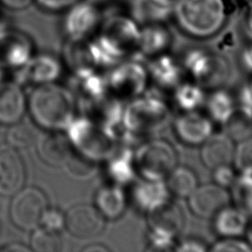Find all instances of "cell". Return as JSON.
I'll use <instances>...</instances> for the list:
<instances>
[{"label":"cell","mask_w":252,"mask_h":252,"mask_svg":"<svg viewBox=\"0 0 252 252\" xmlns=\"http://www.w3.org/2000/svg\"><path fill=\"white\" fill-rule=\"evenodd\" d=\"M237 10L234 0H175L169 23L183 38L207 43L228 29Z\"/></svg>","instance_id":"1"},{"label":"cell","mask_w":252,"mask_h":252,"mask_svg":"<svg viewBox=\"0 0 252 252\" xmlns=\"http://www.w3.org/2000/svg\"><path fill=\"white\" fill-rule=\"evenodd\" d=\"M176 55L185 78L207 92L225 87L233 78L234 61L220 48L193 42L181 47Z\"/></svg>","instance_id":"2"},{"label":"cell","mask_w":252,"mask_h":252,"mask_svg":"<svg viewBox=\"0 0 252 252\" xmlns=\"http://www.w3.org/2000/svg\"><path fill=\"white\" fill-rule=\"evenodd\" d=\"M27 108L36 125L58 131L71 123L76 101L70 89L56 82L33 87Z\"/></svg>","instance_id":"3"},{"label":"cell","mask_w":252,"mask_h":252,"mask_svg":"<svg viewBox=\"0 0 252 252\" xmlns=\"http://www.w3.org/2000/svg\"><path fill=\"white\" fill-rule=\"evenodd\" d=\"M140 32L141 26L129 13L116 9L105 13L94 39L110 66L137 56Z\"/></svg>","instance_id":"4"},{"label":"cell","mask_w":252,"mask_h":252,"mask_svg":"<svg viewBox=\"0 0 252 252\" xmlns=\"http://www.w3.org/2000/svg\"><path fill=\"white\" fill-rule=\"evenodd\" d=\"M108 93L118 99L132 100L150 88L146 61L135 56L119 60L103 70Z\"/></svg>","instance_id":"5"},{"label":"cell","mask_w":252,"mask_h":252,"mask_svg":"<svg viewBox=\"0 0 252 252\" xmlns=\"http://www.w3.org/2000/svg\"><path fill=\"white\" fill-rule=\"evenodd\" d=\"M133 162L141 177L164 180L178 164V154L170 142L155 138L141 144L133 157Z\"/></svg>","instance_id":"6"},{"label":"cell","mask_w":252,"mask_h":252,"mask_svg":"<svg viewBox=\"0 0 252 252\" xmlns=\"http://www.w3.org/2000/svg\"><path fill=\"white\" fill-rule=\"evenodd\" d=\"M63 13L61 32L65 40H83L94 37L105 10L94 0H80Z\"/></svg>","instance_id":"7"},{"label":"cell","mask_w":252,"mask_h":252,"mask_svg":"<svg viewBox=\"0 0 252 252\" xmlns=\"http://www.w3.org/2000/svg\"><path fill=\"white\" fill-rule=\"evenodd\" d=\"M186 225V217L180 206L170 201L148 215V239L150 245L173 248Z\"/></svg>","instance_id":"8"},{"label":"cell","mask_w":252,"mask_h":252,"mask_svg":"<svg viewBox=\"0 0 252 252\" xmlns=\"http://www.w3.org/2000/svg\"><path fill=\"white\" fill-rule=\"evenodd\" d=\"M48 207L45 194L37 187H23L13 195L9 215L11 221L20 229L33 230L40 225Z\"/></svg>","instance_id":"9"},{"label":"cell","mask_w":252,"mask_h":252,"mask_svg":"<svg viewBox=\"0 0 252 252\" xmlns=\"http://www.w3.org/2000/svg\"><path fill=\"white\" fill-rule=\"evenodd\" d=\"M65 70L70 74L103 71L109 64L94 38L65 40L60 55Z\"/></svg>","instance_id":"10"},{"label":"cell","mask_w":252,"mask_h":252,"mask_svg":"<svg viewBox=\"0 0 252 252\" xmlns=\"http://www.w3.org/2000/svg\"><path fill=\"white\" fill-rule=\"evenodd\" d=\"M60 56L50 52L35 51L30 60L16 74V81L32 87L56 83L65 72Z\"/></svg>","instance_id":"11"},{"label":"cell","mask_w":252,"mask_h":252,"mask_svg":"<svg viewBox=\"0 0 252 252\" xmlns=\"http://www.w3.org/2000/svg\"><path fill=\"white\" fill-rule=\"evenodd\" d=\"M34 52V43L26 32L9 26L0 32V67L3 70L18 71Z\"/></svg>","instance_id":"12"},{"label":"cell","mask_w":252,"mask_h":252,"mask_svg":"<svg viewBox=\"0 0 252 252\" xmlns=\"http://www.w3.org/2000/svg\"><path fill=\"white\" fill-rule=\"evenodd\" d=\"M215 125L201 109L180 111L171 122L175 138L188 147H200L215 132Z\"/></svg>","instance_id":"13"},{"label":"cell","mask_w":252,"mask_h":252,"mask_svg":"<svg viewBox=\"0 0 252 252\" xmlns=\"http://www.w3.org/2000/svg\"><path fill=\"white\" fill-rule=\"evenodd\" d=\"M150 87L160 94L171 93L185 78L181 63L174 52H167L146 60Z\"/></svg>","instance_id":"14"},{"label":"cell","mask_w":252,"mask_h":252,"mask_svg":"<svg viewBox=\"0 0 252 252\" xmlns=\"http://www.w3.org/2000/svg\"><path fill=\"white\" fill-rule=\"evenodd\" d=\"M189 211L197 218L211 220L220 209L230 204L229 190L213 181L199 184L186 199Z\"/></svg>","instance_id":"15"},{"label":"cell","mask_w":252,"mask_h":252,"mask_svg":"<svg viewBox=\"0 0 252 252\" xmlns=\"http://www.w3.org/2000/svg\"><path fill=\"white\" fill-rule=\"evenodd\" d=\"M174 44V31L169 22L144 25L141 26L137 56L146 61L171 52Z\"/></svg>","instance_id":"16"},{"label":"cell","mask_w":252,"mask_h":252,"mask_svg":"<svg viewBox=\"0 0 252 252\" xmlns=\"http://www.w3.org/2000/svg\"><path fill=\"white\" fill-rule=\"evenodd\" d=\"M105 219L94 206L78 204L65 214V227L77 238H93L102 232Z\"/></svg>","instance_id":"17"},{"label":"cell","mask_w":252,"mask_h":252,"mask_svg":"<svg viewBox=\"0 0 252 252\" xmlns=\"http://www.w3.org/2000/svg\"><path fill=\"white\" fill-rule=\"evenodd\" d=\"M26 179L24 161L17 149L0 145V195L13 196L23 188Z\"/></svg>","instance_id":"18"},{"label":"cell","mask_w":252,"mask_h":252,"mask_svg":"<svg viewBox=\"0 0 252 252\" xmlns=\"http://www.w3.org/2000/svg\"><path fill=\"white\" fill-rule=\"evenodd\" d=\"M131 198L138 210L147 216L171 201V195L164 180L140 177L132 187Z\"/></svg>","instance_id":"19"},{"label":"cell","mask_w":252,"mask_h":252,"mask_svg":"<svg viewBox=\"0 0 252 252\" xmlns=\"http://www.w3.org/2000/svg\"><path fill=\"white\" fill-rule=\"evenodd\" d=\"M28 106V97L22 85L16 80L0 83V124L13 125L19 122Z\"/></svg>","instance_id":"20"},{"label":"cell","mask_w":252,"mask_h":252,"mask_svg":"<svg viewBox=\"0 0 252 252\" xmlns=\"http://www.w3.org/2000/svg\"><path fill=\"white\" fill-rule=\"evenodd\" d=\"M235 142L225 132H214L200 146V159L212 170L223 164H232Z\"/></svg>","instance_id":"21"},{"label":"cell","mask_w":252,"mask_h":252,"mask_svg":"<svg viewBox=\"0 0 252 252\" xmlns=\"http://www.w3.org/2000/svg\"><path fill=\"white\" fill-rule=\"evenodd\" d=\"M212 227L219 238H239L246 234L250 224L249 216L238 206L228 204L212 219Z\"/></svg>","instance_id":"22"},{"label":"cell","mask_w":252,"mask_h":252,"mask_svg":"<svg viewBox=\"0 0 252 252\" xmlns=\"http://www.w3.org/2000/svg\"><path fill=\"white\" fill-rule=\"evenodd\" d=\"M36 152L39 158L50 166L65 165L73 154L69 139L57 131H50L38 137Z\"/></svg>","instance_id":"23"},{"label":"cell","mask_w":252,"mask_h":252,"mask_svg":"<svg viewBox=\"0 0 252 252\" xmlns=\"http://www.w3.org/2000/svg\"><path fill=\"white\" fill-rule=\"evenodd\" d=\"M202 108L215 124L223 126L237 110L234 92L225 87L208 91Z\"/></svg>","instance_id":"24"},{"label":"cell","mask_w":252,"mask_h":252,"mask_svg":"<svg viewBox=\"0 0 252 252\" xmlns=\"http://www.w3.org/2000/svg\"><path fill=\"white\" fill-rule=\"evenodd\" d=\"M125 9L140 25L169 22L171 7L160 0H127Z\"/></svg>","instance_id":"25"},{"label":"cell","mask_w":252,"mask_h":252,"mask_svg":"<svg viewBox=\"0 0 252 252\" xmlns=\"http://www.w3.org/2000/svg\"><path fill=\"white\" fill-rule=\"evenodd\" d=\"M127 206V196L123 189L115 184L99 187L94 196V207L104 219L120 218Z\"/></svg>","instance_id":"26"},{"label":"cell","mask_w":252,"mask_h":252,"mask_svg":"<svg viewBox=\"0 0 252 252\" xmlns=\"http://www.w3.org/2000/svg\"><path fill=\"white\" fill-rule=\"evenodd\" d=\"M207 91L191 80L184 79L170 93L171 103L179 111L198 110L203 107Z\"/></svg>","instance_id":"27"},{"label":"cell","mask_w":252,"mask_h":252,"mask_svg":"<svg viewBox=\"0 0 252 252\" xmlns=\"http://www.w3.org/2000/svg\"><path fill=\"white\" fill-rule=\"evenodd\" d=\"M171 197L187 199L197 188L199 177L196 171L187 165L177 164L164 179Z\"/></svg>","instance_id":"28"},{"label":"cell","mask_w":252,"mask_h":252,"mask_svg":"<svg viewBox=\"0 0 252 252\" xmlns=\"http://www.w3.org/2000/svg\"><path fill=\"white\" fill-rule=\"evenodd\" d=\"M229 193L234 205L241 208L252 220V174L238 173Z\"/></svg>","instance_id":"29"},{"label":"cell","mask_w":252,"mask_h":252,"mask_svg":"<svg viewBox=\"0 0 252 252\" xmlns=\"http://www.w3.org/2000/svg\"><path fill=\"white\" fill-rule=\"evenodd\" d=\"M30 247L32 252H62L63 242L59 231L40 225L33 229Z\"/></svg>","instance_id":"30"},{"label":"cell","mask_w":252,"mask_h":252,"mask_svg":"<svg viewBox=\"0 0 252 252\" xmlns=\"http://www.w3.org/2000/svg\"><path fill=\"white\" fill-rule=\"evenodd\" d=\"M7 144L17 150L31 146L36 140V130L27 121H19L13 125L7 134Z\"/></svg>","instance_id":"31"},{"label":"cell","mask_w":252,"mask_h":252,"mask_svg":"<svg viewBox=\"0 0 252 252\" xmlns=\"http://www.w3.org/2000/svg\"><path fill=\"white\" fill-rule=\"evenodd\" d=\"M223 126L224 132L235 143L252 135V117L238 109Z\"/></svg>","instance_id":"32"},{"label":"cell","mask_w":252,"mask_h":252,"mask_svg":"<svg viewBox=\"0 0 252 252\" xmlns=\"http://www.w3.org/2000/svg\"><path fill=\"white\" fill-rule=\"evenodd\" d=\"M232 164L238 173L252 174V135L235 143Z\"/></svg>","instance_id":"33"},{"label":"cell","mask_w":252,"mask_h":252,"mask_svg":"<svg viewBox=\"0 0 252 252\" xmlns=\"http://www.w3.org/2000/svg\"><path fill=\"white\" fill-rule=\"evenodd\" d=\"M240 37L235 53V65L247 79H252V39Z\"/></svg>","instance_id":"34"},{"label":"cell","mask_w":252,"mask_h":252,"mask_svg":"<svg viewBox=\"0 0 252 252\" xmlns=\"http://www.w3.org/2000/svg\"><path fill=\"white\" fill-rule=\"evenodd\" d=\"M209 252H252V246L242 237L219 238L209 247Z\"/></svg>","instance_id":"35"},{"label":"cell","mask_w":252,"mask_h":252,"mask_svg":"<svg viewBox=\"0 0 252 252\" xmlns=\"http://www.w3.org/2000/svg\"><path fill=\"white\" fill-rule=\"evenodd\" d=\"M238 176L233 164H223L212 169V181L217 185L229 190Z\"/></svg>","instance_id":"36"},{"label":"cell","mask_w":252,"mask_h":252,"mask_svg":"<svg viewBox=\"0 0 252 252\" xmlns=\"http://www.w3.org/2000/svg\"><path fill=\"white\" fill-rule=\"evenodd\" d=\"M40 225L52 230L60 231L65 227V214L57 208L47 207L41 219Z\"/></svg>","instance_id":"37"},{"label":"cell","mask_w":252,"mask_h":252,"mask_svg":"<svg viewBox=\"0 0 252 252\" xmlns=\"http://www.w3.org/2000/svg\"><path fill=\"white\" fill-rule=\"evenodd\" d=\"M173 252H209V247L197 237H186L175 243Z\"/></svg>","instance_id":"38"},{"label":"cell","mask_w":252,"mask_h":252,"mask_svg":"<svg viewBox=\"0 0 252 252\" xmlns=\"http://www.w3.org/2000/svg\"><path fill=\"white\" fill-rule=\"evenodd\" d=\"M80 0H34V3L43 11L49 13L64 12Z\"/></svg>","instance_id":"39"},{"label":"cell","mask_w":252,"mask_h":252,"mask_svg":"<svg viewBox=\"0 0 252 252\" xmlns=\"http://www.w3.org/2000/svg\"><path fill=\"white\" fill-rule=\"evenodd\" d=\"M33 3L34 0H0V6L10 11H23Z\"/></svg>","instance_id":"40"},{"label":"cell","mask_w":252,"mask_h":252,"mask_svg":"<svg viewBox=\"0 0 252 252\" xmlns=\"http://www.w3.org/2000/svg\"><path fill=\"white\" fill-rule=\"evenodd\" d=\"M2 252H32V250L31 247H29L25 244H22L19 242H14V243H11V244L7 245L6 247H4Z\"/></svg>","instance_id":"41"},{"label":"cell","mask_w":252,"mask_h":252,"mask_svg":"<svg viewBox=\"0 0 252 252\" xmlns=\"http://www.w3.org/2000/svg\"><path fill=\"white\" fill-rule=\"evenodd\" d=\"M81 252H110V250L101 244H91L83 248Z\"/></svg>","instance_id":"42"},{"label":"cell","mask_w":252,"mask_h":252,"mask_svg":"<svg viewBox=\"0 0 252 252\" xmlns=\"http://www.w3.org/2000/svg\"><path fill=\"white\" fill-rule=\"evenodd\" d=\"M144 252H173V248H165V247H158L148 244L147 248Z\"/></svg>","instance_id":"43"},{"label":"cell","mask_w":252,"mask_h":252,"mask_svg":"<svg viewBox=\"0 0 252 252\" xmlns=\"http://www.w3.org/2000/svg\"><path fill=\"white\" fill-rule=\"evenodd\" d=\"M246 240L250 243V245L252 246V220L250 221V224H249V227L246 231Z\"/></svg>","instance_id":"44"},{"label":"cell","mask_w":252,"mask_h":252,"mask_svg":"<svg viewBox=\"0 0 252 252\" xmlns=\"http://www.w3.org/2000/svg\"><path fill=\"white\" fill-rule=\"evenodd\" d=\"M7 26H8V24L6 23L5 17H4V15H3V13H2V11H1V9H0V32H1L4 28H6Z\"/></svg>","instance_id":"45"}]
</instances>
